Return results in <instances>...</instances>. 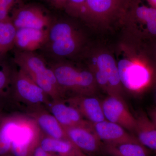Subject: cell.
<instances>
[{
  "label": "cell",
  "instance_id": "cell-1",
  "mask_svg": "<svg viewBox=\"0 0 156 156\" xmlns=\"http://www.w3.org/2000/svg\"><path fill=\"white\" fill-rule=\"evenodd\" d=\"M48 64L66 98L75 95H96L98 87L89 68L77 67L65 59L53 60Z\"/></svg>",
  "mask_w": 156,
  "mask_h": 156
},
{
  "label": "cell",
  "instance_id": "cell-2",
  "mask_svg": "<svg viewBox=\"0 0 156 156\" xmlns=\"http://www.w3.org/2000/svg\"><path fill=\"white\" fill-rule=\"evenodd\" d=\"M14 62L52 100L65 99L66 95L53 71L44 57L35 52L17 50L14 53Z\"/></svg>",
  "mask_w": 156,
  "mask_h": 156
},
{
  "label": "cell",
  "instance_id": "cell-3",
  "mask_svg": "<svg viewBox=\"0 0 156 156\" xmlns=\"http://www.w3.org/2000/svg\"><path fill=\"white\" fill-rule=\"evenodd\" d=\"M85 37L73 23L67 20H53L49 28L44 47L54 60L65 59L76 55L83 49Z\"/></svg>",
  "mask_w": 156,
  "mask_h": 156
},
{
  "label": "cell",
  "instance_id": "cell-4",
  "mask_svg": "<svg viewBox=\"0 0 156 156\" xmlns=\"http://www.w3.org/2000/svg\"><path fill=\"white\" fill-rule=\"evenodd\" d=\"M140 0H87L80 18L92 23L124 20Z\"/></svg>",
  "mask_w": 156,
  "mask_h": 156
},
{
  "label": "cell",
  "instance_id": "cell-5",
  "mask_svg": "<svg viewBox=\"0 0 156 156\" xmlns=\"http://www.w3.org/2000/svg\"><path fill=\"white\" fill-rule=\"evenodd\" d=\"M52 99L22 70L14 69L10 101L22 104L27 112L39 108H47Z\"/></svg>",
  "mask_w": 156,
  "mask_h": 156
},
{
  "label": "cell",
  "instance_id": "cell-6",
  "mask_svg": "<svg viewBox=\"0 0 156 156\" xmlns=\"http://www.w3.org/2000/svg\"><path fill=\"white\" fill-rule=\"evenodd\" d=\"M120 80L123 87L132 94L142 92L156 78L153 66L147 59L126 57L117 62Z\"/></svg>",
  "mask_w": 156,
  "mask_h": 156
},
{
  "label": "cell",
  "instance_id": "cell-7",
  "mask_svg": "<svg viewBox=\"0 0 156 156\" xmlns=\"http://www.w3.org/2000/svg\"><path fill=\"white\" fill-rule=\"evenodd\" d=\"M98 87L107 94L122 97L123 87L120 80L117 63L111 54L101 52L88 66Z\"/></svg>",
  "mask_w": 156,
  "mask_h": 156
},
{
  "label": "cell",
  "instance_id": "cell-8",
  "mask_svg": "<svg viewBox=\"0 0 156 156\" xmlns=\"http://www.w3.org/2000/svg\"><path fill=\"white\" fill-rule=\"evenodd\" d=\"M42 132L28 115L18 114L12 134L11 153L13 156H30L39 145Z\"/></svg>",
  "mask_w": 156,
  "mask_h": 156
},
{
  "label": "cell",
  "instance_id": "cell-9",
  "mask_svg": "<svg viewBox=\"0 0 156 156\" xmlns=\"http://www.w3.org/2000/svg\"><path fill=\"white\" fill-rule=\"evenodd\" d=\"M11 20L16 29H48L53 20L41 7L34 4L20 5L12 10Z\"/></svg>",
  "mask_w": 156,
  "mask_h": 156
},
{
  "label": "cell",
  "instance_id": "cell-10",
  "mask_svg": "<svg viewBox=\"0 0 156 156\" xmlns=\"http://www.w3.org/2000/svg\"><path fill=\"white\" fill-rule=\"evenodd\" d=\"M101 102L105 119L119 125L134 135L136 118L129 110L122 97L108 95Z\"/></svg>",
  "mask_w": 156,
  "mask_h": 156
},
{
  "label": "cell",
  "instance_id": "cell-11",
  "mask_svg": "<svg viewBox=\"0 0 156 156\" xmlns=\"http://www.w3.org/2000/svg\"><path fill=\"white\" fill-rule=\"evenodd\" d=\"M136 4L124 21L131 23L134 32L142 39L156 40V9Z\"/></svg>",
  "mask_w": 156,
  "mask_h": 156
},
{
  "label": "cell",
  "instance_id": "cell-12",
  "mask_svg": "<svg viewBox=\"0 0 156 156\" xmlns=\"http://www.w3.org/2000/svg\"><path fill=\"white\" fill-rule=\"evenodd\" d=\"M64 128L67 138L82 152L91 155L101 154L102 142L92 129V123Z\"/></svg>",
  "mask_w": 156,
  "mask_h": 156
},
{
  "label": "cell",
  "instance_id": "cell-13",
  "mask_svg": "<svg viewBox=\"0 0 156 156\" xmlns=\"http://www.w3.org/2000/svg\"><path fill=\"white\" fill-rule=\"evenodd\" d=\"M64 100L74 107L84 119L94 124L105 120L101 100L96 95H75Z\"/></svg>",
  "mask_w": 156,
  "mask_h": 156
},
{
  "label": "cell",
  "instance_id": "cell-14",
  "mask_svg": "<svg viewBox=\"0 0 156 156\" xmlns=\"http://www.w3.org/2000/svg\"><path fill=\"white\" fill-rule=\"evenodd\" d=\"M47 108L64 128L88 126L91 124L76 108L64 99L51 100Z\"/></svg>",
  "mask_w": 156,
  "mask_h": 156
},
{
  "label": "cell",
  "instance_id": "cell-15",
  "mask_svg": "<svg viewBox=\"0 0 156 156\" xmlns=\"http://www.w3.org/2000/svg\"><path fill=\"white\" fill-rule=\"evenodd\" d=\"M92 126L95 134L103 143L139 142L134 134L119 125L107 120L92 124Z\"/></svg>",
  "mask_w": 156,
  "mask_h": 156
},
{
  "label": "cell",
  "instance_id": "cell-16",
  "mask_svg": "<svg viewBox=\"0 0 156 156\" xmlns=\"http://www.w3.org/2000/svg\"><path fill=\"white\" fill-rule=\"evenodd\" d=\"M26 114L34 120L43 134L57 139L68 138L64 127L46 108L34 109Z\"/></svg>",
  "mask_w": 156,
  "mask_h": 156
},
{
  "label": "cell",
  "instance_id": "cell-17",
  "mask_svg": "<svg viewBox=\"0 0 156 156\" xmlns=\"http://www.w3.org/2000/svg\"><path fill=\"white\" fill-rule=\"evenodd\" d=\"M49 28H21L17 30L14 47L17 50L35 52L44 48L48 42Z\"/></svg>",
  "mask_w": 156,
  "mask_h": 156
},
{
  "label": "cell",
  "instance_id": "cell-18",
  "mask_svg": "<svg viewBox=\"0 0 156 156\" xmlns=\"http://www.w3.org/2000/svg\"><path fill=\"white\" fill-rule=\"evenodd\" d=\"M135 116L134 135L141 144L156 155V126L144 112H138Z\"/></svg>",
  "mask_w": 156,
  "mask_h": 156
},
{
  "label": "cell",
  "instance_id": "cell-19",
  "mask_svg": "<svg viewBox=\"0 0 156 156\" xmlns=\"http://www.w3.org/2000/svg\"><path fill=\"white\" fill-rule=\"evenodd\" d=\"M152 152L139 142L102 143L101 154L106 156H151Z\"/></svg>",
  "mask_w": 156,
  "mask_h": 156
},
{
  "label": "cell",
  "instance_id": "cell-20",
  "mask_svg": "<svg viewBox=\"0 0 156 156\" xmlns=\"http://www.w3.org/2000/svg\"><path fill=\"white\" fill-rule=\"evenodd\" d=\"M39 145L51 154L59 156H76L83 154L68 138L57 139L41 133Z\"/></svg>",
  "mask_w": 156,
  "mask_h": 156
},
{
  "label": "cell",
  "instance_id": "cell-21",
  "mask_svg": "<svg viewBox=\"0 0 156 156\" xmlns=\"http://www.w3.org/2000/svg\"><path fill=\"white\" fill-rule=\"evenodd\" d=\"M18 115H0V156L11 153L12 134L17 123Z\"/></svg>",
  "mask_w": 156,
  "mask_h": 156
},
{
  "label": "cell",
  "instance_id": "cell-22",
  "mask_svg": "<svg viewBox=\"0 0 156 156\" xmlns=\"http://www.w3.org/2000/svg\"><path fill=\"white\" fill-rule=\"evenodd\" d=\"M16 31L11 19L0 21V59L14 47Z\"/></svg>",
  "mask_w": 156,
  "mask_h": 156
},
{
  "label": "cell",
  "instance_id": "cell-23",
  "mask_svg": "<svg viewBox=\"0 0 156 156\" xmlns=\"http://www.w3.org/2000/svg\"><path fill=\"white\" fill-rule=\"evenodd\" d=\"M0 60V100H10L14 69Z\"/></svg>",
  "mask_w": 156,
  "mask_h": 156
},
{
  "label": "cell",
  "instance_id": "cell-24",
  "mask_svg": "<svg viewBox=\"0 0 156 156\" xmlns=\"http://www.w3.org/2000/svg\"><path fill=\"white\" fill-rule=\"evenodd\" d=\"M87 0H68L65 10L73 17H80Z\"/></svg>",
  "mask_w": 156,
  "mask_h": 156
},
{
  "label": "cell",
  "instance_id": "cell-25",
  "mask_svg": "<svg viewBox=\"0 0 156 156\" xmlns=\"http://www.w3.org/2000/svg\"><path fill=\"white\" fill-rule=\"evenodd\" d=\"M21 0H0V21L11 19L9 13Z\"/></svg>",
  "mask_w": 156,
  "mask_h": 156
},
{
  "label": "cell",
  "instance_id": "cell-26",
  "mask_svg": "<svg viewBox=\"0 0 156 156\" xmlns=\"http://www.w3.org/2000/svg\"><path fill=\"white\" fill-rule=\"evenodd\" d=\"M55 8L57 9H65L68 0H49Z\"/></svg>",
  "mask_w": 156,
  "mask_h": 156
},
{
  "label": "cell",
  "instance_id": "cell-27",
  "mask_svg": "<svg viewBox=\"0 0 156 156\" xmlns=\"http://www.w3.org/2000/svg\"><path fill=\"white\" fill-rule=\"evenodd\" d=\"M51 154L44 150L38 145L34 150L33 156H50Z\"/></svg>",
  "mask_w": 156,
  "mask_h": 156
},
{
  "label": "cell",
  "instance_id": "cell-28",
  "mask_svg": "<svg viewBox=\"0 0 156 156\" xmlns=\"http://www.w3.org/2000/svg\"><path fill=\"white\" fill-rule=\"evenodd\" d=\"M149 117L156 126V108H154L150 111Z\"/></svg>",
  "mask_w": 156,
  "mask_h": 156
},
{
  "label": "cell",
  "instance_id": "cell-29",
  "mask_svg": "<svg viewBox=\"0 0 156 156\" xmlns=\"http://www.w3.org/2000/svg\"><path fill=\"white\" fill-rule=\"evenodd\" d=\"M150 7L156 9V0H146Z\"/></svg>",
  "mask_w": 156,
  "mask_h": 156
},
{
  "label": "cell",
  "instance_id": "cell-30",
  "mask_svg": "<svg viewBox=\"0 0 156 156\" xmlns=\"http://www.w3.org/2000/svg\"><path fill=\"white\" fill-rule=\"evenodd\" d=\"M76 156H87L86 155H85V154H82Z\"/></svg>",
  "mask_w": 156,
  "mask_h": 156
},
{
  "label": "cell",
  "instance_id": "cell-31",
  "mask_svg": "<svg viewBox=\"0 0 156 156\" xmlns=\"http://www.w3.org/2000/svg\"><path fill=\"white\" fill-rule=\"evenodd\" d=\"M4 156H13L12 155V154H10V153Z\"/></svg>",
  "mask_w": 156,
  "mask_h": 156
},
{
  "label": "cell",
  "instance_id": "cell-32",
  "mask_svg": "<svg viewBox=\"0 0 156 156\" xmlns=\"http://www.w3.org/2000/svg\"><path fill=\"white\" fill-rule=\"evenodd\" d=\"M155 55H156V44L155 47ZM155 69H156V66H155Z\"/></svg>",
  "mask_w": 156,
  "mask_h": 156
},
{
  "label": "cell",
  "instance_id": "cell-33",
  "mask_svg": "<svg viewBox=\"0 0 156 156\" xmlns=\"http://www.w3.org/2000/svg\"><path fill=\"white\" fill-rule=\"evenodd\" d=\"M50 156H53V155H52V154H51V155H50Z\"/></svg>",
  "mask_w": 156,
  "mask_h": 156
}]
</instances>
